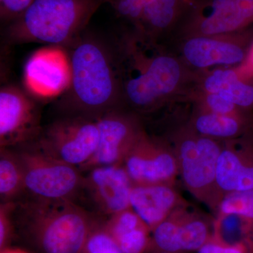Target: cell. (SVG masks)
<instances>
[{"label": "cell", "mask_w": 253, "mask_h": 253, "mask_svg": "<svg viewBox=\"0 0 253 253\" xmlns=\"http://www.w3.org/2000/svg\"><path fill=\"white\" fill-rule=\"evenodd\" d=\"M113 42L121 84V102L146 112L178 89L184 78L180 63L160 52L152 38L136 31Z\"/></svg>", "instance_id": "obj_1"}, {"label": "cell", "mask_w": 253, "mask_h": 253, "mask_svg": "<svg viewBox=\"0 0 253 253\" xmlns=\"http://www.w3.org/2000/svg\"><path fill=\"white\" fill-rule=\"evenodd\" d=\"M71 83L66 95L70 114L96 116L121 104L113 43L86 31L66 46Z\"/></svg>", "instance_id": "obj_2"}, {"label": "cell", "mask_w": 253, "mask_h": 253, "mask_svg": "<svg viewBox=\"0 0 253 253\" xmlns=\"http://www.w3.org/2000/svg\"><path fill=\"white\" fill-rule=\"evenodd\" d=\"M14 213L23 235L38 253H82L99 224L71 200L34 199Z\"/></svg>", "instance_id": "obj_3"}, {"label": "cell", "mask_w": 253, "mask_h": 253, "mask_svg": "<svg viewBox=\"0 0 253 253\" xmlns=\"http://www.w3.org/2000/svg\"><path fill=\"white\" fill-rule=\"evenodd\" d=\"M106 0H35L6 28L9 44L44 43L66 47L85 31Z\"/></svg>", "instance_id": "obj_4"}, {"label": "cell", "mask_w": 253, "mask_h": 253, "mask_svg": "<svg viewBox=\"0 0 253 253\" xmlns=\"http://www.w3.org/2000/svg\"><path fill=\"white\" fill-rule=\"evenodd\" d=\"M222 148L216 139L200 135L191 128L176 136L172 147L184 186L195 198L214 211L222 197L216 182Z\"/></svg>", "instance_id": "obj_5"}, {"label": "cell", "mask_w": 253, "mask_h": 253, "mask_svg": "<svg viewBox=\"0 0 253 253\" xmlns=\"http://www.w3.org/2000/svg\"><path fill=\"white\" fill-rule=\"evenodd\" d=\"M18 148L15 151L23 169L25 191L34 199L72 201L83 187L84 177L77 167L46 154L36 141Z\"/></svg>", "instance_id": "obj_6"}, {"label": "cell", "mask_w": 253, "mask_h": 253, "mask_svg": "<svg viewBox=\"0 0 253 253\" xmlns=\"http://www.w3.org/2000/svg\"><path fill=\"white\" fill-rule=\"evenodd\" d=\"M99 139L95 116L69 114L42 128L36 141L46 154L80 169L94 156Z\"/></svg>", "instance_id": "obj_7"}, {"label": "cell", "mask_w": 253, "mask_h": 253, "mask_svg": "<svg viewBox=\"0 0 253 253\" xmlns=\"http://www.w3.org/2000/svg\"><path fill=\"white\" fill-rule=\"evenodd\" d=\"M37 99L13 84L0 89V146L11 149L36 141L41 134Z\"/></svg>", "instance_id": "obj_8"}, {"label": "cell", "mask_w": 253, "mask_h": 253, "mask_svg": "<svg viewBox=\"0 0 253 253\" xmlns=\"http://www.w3.org/2000/svg\"><path fill=\"white\" fill-rule=\"evenodd\" d=\"M25 89L37 100L64 95L71 83V66L66 48L46 46L30 56L23 69Z\"/></svg>", "instance_id": "obj_9"}, {"label": "cell", "mask_w": 253, "mask_h": 253, "mask_svg": "<svg viewBox=\"0 0 253 253\" xmlns=\"http://www.w3.org/2000/svg\"><path fill=\"white\" fill-rule=\"evenodd\" d=\"M95 118L99 144L94 156L80 170L123 164L129 150L144 133L138 120L120 106L100 113Z\"/></svg>", "instance_id": "obj_10"}, {"label": "cell", "mask_w": 253, "mask_h": 253, "mask_svg": "<svg viewBox=\"0 0 253 253\" xmlns=\"http://www.w3.org/2000/svg\"><path fill=\"white\" fill-rule=\"evenodd\" d=\"M136 185L172 184L179 174L172 147L151 139L143 133L123 162Z\"/></svg>", "instance_id": "obj_11"}, {"label": "cell", "mask_w": 253, "mask_h": 253, "mask_svg": "<svg viewBox=\"0 0 253 253\" xmlns=\"http://www.w3.org/2000/svg\"><path fill=\"white\" fill-rule=\"evenodd\" d=\"M253 24V0H204L186 25L188 37L226 36Z\"/></svg>", "instance_id": "obj_12"}, {"label": "cell", "mask_w": 253, "mask_h": 253, "mask_svg": "<svg viewBox=\"0 0 253 253\" xmlns=\"http://www.w3.org/2000/svg\"><path fill=\"white\" fill-rule=\"evenodd\" d=\"M212 235L206 219L184 205L151 231V249L160 253L198 251Z\"/></svg>", "instance_id": "obj_13"}, {"label": "cell", "mask_w": 253, "mask_h": 253, "mask_svg": "<svg viewBox=\"0 0 253 253\" xmlns=\"http://www.w3.org/2000/svg\"><path fill=\"white\" fill-rule=\"evenodd\" d=\"M133 186L123 164L92 168L83 182L94 204L110 216L130 208Z\"/></svg>", "instance_id": "obj_14"}, {"label": "cell", "mask_w": 253, "mask_h": 253, "mask_svg": "<svg viewBox=\"0 0 253 253\" xmlns=\"http://www.w3.org/2000/svg\"><path fill=\"white\" fill-rule=\"evenodd\" d=\"M236 34L226 36H191L183 44V57L191 66L206 68L214 66H234L244 62L246 44Z\"/></svg>", "instance_id": "obj_15"}, {"label": "cell", "mask_w": 253, "mask_h": 253, "mask_svg": "<svg viewBox=\"0 0 253 253\" xmlns=\"http://www.w3.org/2000/svg\"><path fill=\"white\" fill-rule=\"evenodd\" d=\"M216 182L221 195L253 189V146L227 141L218 160Z\"/></svg>", "instance_id": "obj_16"}, {"label": "cell", "mask_w": 253, "mask_h": 253, "mask_svg": "<svg viewBox=\"0 0 253 253\" xmlns=\"http://www.w3.org/2000/svg\"><path fill=\"white\" fill-rule=\"evenodd\" d=\"M183 206L184 201L172 184H134L131 189L130 208L151 231Z\"/></svg>", "instance_id": "obj_17"}, {"label": "cell", "mask_w": 253, "mask_h": 253, "mask_svg": "<svg viewBox=\"0 0 253 253\" xmlns=\"http://www.w3.org/2000/svg\"><path fill=\"white\" fill-rule=\"evenodd\" d=\"M104 226L123 253H146L151 249V229L131 208L110 216Z\"/></svg>", "instance_id": "obj_18"}, {"label": "cell", "mask_w": 253, "mask_h": 253, "mask_svg": "<svg viewBox=\"0 0 253 253\" xmlns=\"http://www.w3.org/2000/svg\"><path fill=\"white\" fill-rule=\"evenodd\" d=\"M248 127L246 116H226L201 110L193 119L191 128L200 135L232 140L244 134Z\"/></svg>", "instance_id": "obj_19"}, {"label": "cell", "mask_w": 253, "mask_h": 253, "mask_svg": "<svg viewBox=\"0 0 253 253\" xmlns=\"http://www.w3.org/2000/svg\"><path fill=\"white\" fill-rule=\"evenodd\" d=\"M186 4L187 0H143L141 26L136 31L154 39L172 26Z\"/></svg>", "instance_id": "obj_20"}, {"label": "cell", "mask_w": 253, "mask_h": 253, "mask_svg": "<svg viewBox=\"0 0 253 253\" xmlns=\"http://www.w3.org/2000/svg\"><path fill=\"white\" fill-rule=\"evenodd\" d=\"M25 191L22 167L14 150L1 148L0 153V196L2 203L11 200Z\"/></svg>", "instance_id": "obj_21"}, {"label": "cell", "mask_w": 253, "mask_h": 253, "mask_svg": "<svg viewBox=\"0 0 253 253\" xmlns=\"http://www.w3.org/2000/svg\"><path fill=\"white\" fill-rule=\"evenodd\" d=\"M216 212L220 216H236L253 226V189L223 195Z\"/></svg>", "instance_id": "obj_22"}, {"label": "cell", "mask_w": 253, "mask_h": 253, "mask_svg": "<svg viewBox=\"0 0 253 253\" xmlns=\"http://www.w3.org/2000/svg\"><path fill=\"white\" fill-rule=\"evenodd\" d=\"M82 253H123L106 230L104 224H98L91 231Z\"/></svg>", "instance_id": "obj_23"}, {"label": "cell", "mask_w": 253, "mask_h": 253, "mask_svg": "<svg viewBox=\"0 0 253 253\" xmlns=\"http://www.w3.org/2000/svg\"><path fill=\"white\" fill-rule=\"evenodd\" d=\"M219 94L240 109H247L253 106V85L241 81L240 78L229 83Z\"/></svg>", "instance_id": "obj_24"}, {"label": "cell", "mask_w": 253, "mask_h": 253, "mask_svg": "<svg viewBox=\"0 0 253 253\" xmlns=\"http://www.w3.org/2000/svg\"><path fill=\"white\" fill-rule=\"evenodd\" d=\"M106 3L112 6L118 16L132 23L136 31H139L142 18L143 0H106Z\"/></svg>", "instance_id": "obj_25"}, {"label": "cell", "mask_w": 253, "mask_h": 253, "mask_svg": "<svg viewBox=\"0 0 253 253\" xmlns=\"http://www.w3.org/2000/svg\"><path fill=\"white\" fill-rule=\"evenodd\" d=\"M239 75L231 68H219L212 71L205 78L204 89L208 94H219L231 82L239 78Z\"/></svg>", "instance_id": "obj_26"}, {"label": "cell", "mask_w": 253, "mask_h": 253, "mask_svg": "<svg viewBox=\"0 0 253 253\" xmlns=\"http://www.w3.org/2000/svg\"><path fill=\"white\" fill-rule=\"evenodd\" d=\"M197 253H251V245L247 241L229 244L213 234Z\"/></svg>", "instance_id": "obj_27"}, {"label": "cell", "mask_w": 253, "mask_h": 253, "mask_svg": "<svg viewBox=\"0 0 253 253\" xmlns=\"http://www.w3.org/2000/svg\"><path fill=\"white\" fill-rule=\"evenodd\" d=\"M201 110L226 116H245L244 113H241L242 109H240L219 94L206 93L203 103V109Z\"/></svg>", "instance_id": "obj_28"}, {"label": "cell", "mask_w": 253, "mask_h": 253, "mask_svg": "<svg viewBox=\"0 0 253 253\" xmlns=\"http://www.w3.org/2000/svg\"><path fill=\"white\" fill-rule=\"evenodd\" d=\"M15 205L12 202L1 203L0 206V250L8 248L12 239L13 211Z\"/></svg>", "instance_id": "obj_29"}, {"label": "cell", "mask_w": 253, "mask_h": 253, "mask_svg": "<svg viewBox=\"0 0 253 253\" xmlns=\"http://www.w3.org/2000/svg\"><path fill=\"white\" fill-rule=\"evenodd\" d=\"M35 0H0V17L9 24L26 11Z\"/></svg>", "instance_id": "obj_30"}, {"label": "cell", "mask_w": 253, "mask_h": 253, "mask_svg": "<svg viewBox=\"0 0 253 253\" xmlns=\"http://www.w3.org/2000/svg\"><path fill=\"white\" fill-rule=\"evenodd\" d=\"M244 63L249 72L253 73V42L248 51L247 56H246Z\"/></svg>", "instance_id": "obj_31"}, {"label": "cell", "mask_w": 253, "mask_h": 253, "mask_svg": "<svg viewBox=\"0 0 253 253\" xmlns=\"http://www.w3.org/2000/svg\"><path fill=\"white\" fill-rule=\"evenodd\" d=\"M1 253H27L22 250L16 249H10V248H6L2 251H1Z\"/></svg>", "instance_id": "obj_32"}]
</instances>
